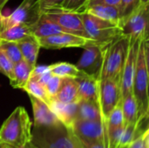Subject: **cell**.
I'll list each match as a JSON object with an SVG mask.
<instances>
[{"mask_svg": "<svg viewBox=\"0 0 149 148\" xmlns=\"http://www.w3.org/2000/svg\"><path fill=\"white\" fill-rule=\"evenodd\" d=\"M32 123L28 113L18 106L4 120L0 128V140L13 148H24L31 140Z\"/></svg>", "mask_w": 149, "mask_h": 148, "instance_id": "6da1fadb", "label": "cell"}, {"mask_svg": "<svg viewBox=\"0 0 149 148\" xmlns=\"http://www.w3.org/2000/svg\"><path fill=\"white\" fill-rule=\"evenodd\" d=\"M133 94L137 104V118L148 115V39L141 40L135 73L133 81Z\"/></svg>", "mask_w": 149, "mask_h": 148, "instance_id": "7a4b0ae2", "label": "cell"}, {"mask_svg": "<svg viewBox=\"0 0 149 148\" xmlns=\"http://www.w3.org/2000/svg\"><path fill=\"white\" fill-rule=\"evenodd\" d=\"M31 143L36 148H76L70 128L61 122L46 126H34Z\"/></svg>", "mask_w": 149, "mask_h": 148, "instance_id": "3957f363", "label": "cell"}, {"mask_svg": "<svg viewBox=\"0 0 149 148\" xmlns=\"http://www.w3.org/2000/svg\"><path fill=\"white\" fill-rule=\"evenodd\" d=\"M129 48V39L124 36L115 39L104 49L102 67L99 79H113L120 81Z\"/></svg>", "mask_w": 149, "mask_h": 148, "instance_id": "277c9868", "label": "cell"}, {"mask_svg": "<svg viewBox=\"0 0 149 148\" xmlns=\"http://www.w3.org/2000/svg\"><path fill=\"white\" fill-rule=\"evenodd\" d=\"M81 17L86 35L95 44L107 46L122 36L121 29L117 23L105 20L86 12H82Z\"/></svg>", "mask_w": 149, "mask_h": 148, "instance_id": "5b68a950", "label": "cell"}, {"mask_svg": "<svg viewBox=\"0 0 149 148\" xmlns=\"http://www.w3.org/2000/svg\"><path fill=\"white\" fill-rule=\"evenodd\" d=\"M121 99L120 81L113 79H98V105L100 111L101 121L106 134V148H107V121L109 114Z\"/></svg>", "mask_w": 149, "mask_h": 148, "instance_id": "8992f818", "label": "cell"}, {"mask_svg": "<svg viewBox=\"0 0 149 148\" xmlns=\"http://www.w3.org/2000/svg\"><path fill=\"white\" fill-rule=\"evenodd\" d=\"M148 6L140 5L120 24L122 36L127 38L129 43L138 39H148Z\"/></svg>", "mask_w": 149, "mask_h": 148, "instance_id": "52a82bcc", "label": "cell"}, {"mask_svg": "<svg viewBox=\"0 0 149 148\" xmlns=\"http://www.w3.org/2000/svg\"><path fill=\"white\" fill-rule=\"evenodd\" d=\"M40 0H24L10 15L0 17V31L17 24L31 25L41 15Z\"/></svg>", "mask_w": 149, "mask_h": 148, "instance_id": "ba28073f", "label": "cell"}, {"mask_svg": "<svg viewBox=\"0 0 149 148\" xmlns=\"http://www.w3.org/2000/svg\"><path fill=\"white\" fill-rule=\"evenodd\" d=\"M42 13L45 14L50 19L58 24L65 32L88 38L83 25L80 12L71 11L61 7H57L44 10Z\"/></svg>", "mask_w": 149, "mask_h": 148, "instance_id": "9c48e42d", "label": "cell"}, {"mask_svg": "<svg viewBox=\"0 0 149 148\" xmlns=\"http://www.w3.org/2000/svg\"><path fill=\"white\" fill-rule=\"evenodd\" d=\"M105 47L106 46L95 44H86L83 47L85 50L76 66L86 75L99 79L103 63Z\"/></svg>", "mask_w": 149, "mask_h": 148, "instance_id": "30bf717a", "label": "cell"}, {"mask_svg": "<svg viewBox=\"0 0 149 148\" xmlns=\"http://www.w3.org/2000/svg\"><path fill=\"white\" fill-rule=\"evenodd\" d=\"M70 129L80 140L103 143L106 148V134L101 120H76Z\"/></svg>", "mask_w": 149, "mask_h": 148, "instance_id": "8fae6325", "label": "cell"}, {"mask_svg": "<svg viewBox=\"0 0 149 148\" xmlns=\"http://www.w3.org/2000/svg\"><path fill=\"white\" fill-rule=\"evenodd\" d=\"M141 40L138 39L133 43H129L128 52L127 56V59L122 70L121 77H120V94L121 99H123L127 94L133 92V81L135 73V67L137 62V55L139 45Z\"/></svg>", "mask_w": 149, "mask_h": 148, "instance_id": "7c38bea8", "label": "cell"}, {"mask_svg": "<svg viewBox=\"0 0 149 148\" xmlns=\"http://www.w3.org/2000/svg\"><path fill=\"white\" fill-rule=\"evenodd\" d=\"M41 47L45 49H62L69 47H84L88 44H94L93 41L71 33L62 32L49 36L46 38H38Z\"/></svg>", "mask_w": 149, "mask_h": 148, "instance_id": "4fadbf2b", "label": "cell"}, {"mask_svg": "<svg viewBox=\"0 0 149 148\" xmlns=\"http://www.w3.org/2000/svg\"><path fill=\"white\" fill-rule=\"evenodd\" d=\"M29 97L33 110L34 126H52L60 122L53 111L45 103L31 95H29Z\"/></svg>", "mask_w": 149, "mask_h": 148, "instance_id": "5bb4252c", "label": "cell"}, {"mask_svg": "<svg viewBox=\"0 0 149 148\" xmlns=\"http://www.w3.org/2000/svg\"><path fill=\"white\" fill-rule=\"evenodd\" d=\"M30 28L31 34L37 38H46L55 34L65 32L63 28H61L58 24L53 22L45 14L42 12L38 21L33 24L30 25Z\"/></svg>", "mask_w": 149, "mask_h": 148, "instance_id": "9a60e30c", "label": "cell"}, {"mask_svg": "<svg viewBox=\"0 0 149 148\" xmlns=\"http://www.w3.org/2000/svg\"><path fill=\"white\" fill-rule=\"evenodd\" d=\"M17 44L21 51L23 59L34 68L37 65V58L41 47L38 38L33 35H30L19 40Z\"/></svg>", "mask_w": 149, "mask_h": 148, "instance_id": "2e32d148", "label": "cell"}, {"mask_svg": "<svg viewBox=\"0 0 149 148\" xmlns=\"http://www.w3.org/2000/svg\"><path fill=\"white\" fill-rule=\"evenodd\" d=\"M77 105L78 103L64 104L56 100H52L51 109L56 114L58 120L70 128L77 120Z\"/></svg>", "mask_w": 149, "mask_h": 148, "instance_id": "e0dca14e", "label": "cell"}, {"mask_svg": "<svg viewBox=\"0 0 149 148\" xmlns=\"http://www.w3.org/2000/svg\"><path fill=\"white\" fill-rule=\"evenodd\" d=\"M79 100H90L98 103V79L86 75L76 79Z\"/></svg>", "mask_w": 149, "mask_h": 148, "instance_id": "ac0fdd59", "label": "cell"}, {"mask_svg": "<svg viewBox=\"0 0 149 148\" xmlns=\"http://www.w3.org/2000/svg\"><path fill=\"white\" fill-rule=\"evenodd\" d=\"M52 100L64 104L78 103L79 101L78 84L74 79H64L61 88Z\"/></svg>", "mask_w": 149, "mask_h": 148, "instance_id": "d6986e66", "label": "cell"}, {"mask_svg": "<svg viewBox=\"0 0 149 148\" xmlns=\"http://www.w3.org/2000/svg\"><path fill=\"white\" fill-rule=\"evenodd\" d=\"M84 12L105 20L117 23L118 24L120 23V10L119 7L115 5L103 4V3L93 4L87 6L84 10Z\"/></svg>", "mask_w": 149, "mask_h": 148, "instance_id": "ffe728a7", "label": "cell"}, {"mask_svg": "<svg viewBox=\"0 0 149 148\" xmlns=\"http://www.w3.org/2000/svg\"><path fill=\"white\" fill-rule=\"evenodd\" d=\"M32 70L33 67L24 59L15 64L12 79H10V85L16 89H23L31 75Z\"/></svg>", "mask_w": 149, "mask_h": 148, "instance_id": "44dd1931", "label": "cell"}, {"mask_svg": "<svg viewBox=\"0 0 149 148\" xmlns=\"http://www.w3.org/2000/svg\"><path fill=\"white\" fill-rule=\"evenodd\" d=\"M50 72L54 75L63 79H79L86 74L80 71L76 65L67 63V62H58L48 65Z\"/></svg>", "mask_w": 149, "mask_h": 148, "instance_id": "7402d4cb", "label": "cell"}, {"mask_svg": "<svg viewBox=\"0 0 149 148\" xmlns=\"http://www.w3.org/2000/svg\"><path fill=\"white\" fill-rule=\"evenodd\" d=\"M77 120H101L98 103L90 100H79L77 105Z\"/></svg>", "mask_w": 149, "mask_h": 148, "instance_id": "603a6c76", "label": "cell"}, {"mask_svg": "<svg viewBox=\"0 0 149 148\" xmlns=\"http://www.w3.org/2000/svg\"><path fill=\"white\" fill-rule=\"evenodd\" d=\"M32 35L29 25L17 24L0 31V40L18 42L19 40Z\"/></svg>", "mask_w": 149, "mask_h": 148, "instance_id": "cb8c5ba5", "label": "cell"}, {"mask_svg": "<svg viewBox=\"0 0 149 148\" xmlns=\"http://www.w3.org/2000/svg\"><path fill=\"white\" fill-rule=\"evenodd\" d=\"M23 90H24L29 95H31L45 103L50 108L52 107V100L47 94L45 86L33 75H31L29 80L23 87Z\"/></svg>", "mask_w": 149, "mask_h": 148, "instance_id": "d4e9b609", "label": "cell"}, {"mask_svg": "<svg viewBox=\"0 0 149 148\" xmlns=\"http://www.w3.org/2000/svg\"><path fill=\"white\" fill-rule=\"evenodd\" d=\"M121 107L124 126L128 124L137 122V104L133 92L121 99Z\"/></svg>", "mask_w": 149, "mask_h": 148, "instance_id": "484cf974", "label": "cell"}, {"mask_svg": "<svg viewBox=\"0 0 149 148\" xmlns=\"http://www.w3.org/2000/svg\"><path fill=\"white\" fill-rule=\"evenodd\" d=\"M122 126H124V123H123V114H122L121 99H120L107 118V144H108V136L113 132H114L115 130H117L118 128H120Z\"/></svg>", "mask_w": 149, "mask_h": 148, "instance_id": "4316f807", "label": "cell"}, {"mask_svg": "<svg viewBox=\"0 0 149 148\" xmlns=\"http://www.w3.org/2000/svg\"><path fill=\"white\" fill-rule=\"evenodd\" d=\"M0 48L3 51L6 56L11 60L14 65L23 59L21 51L17 42L0 40Z\"/></svg>", "mask_w": 149, "mask_h": 148, "instance_id": "83f0119b", "label": "cell"}, {"mask_svg": "<svg viewBox=\"0 0 149 148\" xmlns=\"http://www.w3.org/2000/svg\"><path fill=\"white\" fill-rule=\"evenodd\" d=\"M140 6V0H120L119 5L120 10V23L119 25L129 17Z\"/></svg>", "mask_w": 149, "mask_h": 148, "instance_id": "f1b7e54d", "label": "cell"}, {"mask_svg": "<svg viewBox=\"0 0 149 148\" xmlns=\"http://www.w3.org/2000/svg\"><path fill=\"white\" fill-rule=\"evenodd\" d=\"M63 82H64L63 78L52 75L50 78V79L46 82V84L44 85L45 90H46L47 94L49 95V97L51 98L52 100L55 98V96L58 92L59 89L62 86Z\"/></svg>", "mask_w": 149, "mask_h": 148, "instance_id": "f546056e", "label": "cell"}, {"mask_svg": "<svg viewBox=\"0 0 149 148\" xmlns=\"http://www.w3.org/2000/svg\"><path fill=\"white\" fill-rule=\"evenodd\" d=\"M13 67L14 64L0 48V72L5 75L9 79H11L13 75Z\"/></svg>", "mask_w": 149, "mask_h": 148, "instance_id": "4dcf8cb0", "label": "cell"}, {"mask_svg": "<svg viewBox=\"0 0 149 148\" xmlns=\"http://www.w3.org/2000/svg\"><path fill=\"white\" fill-rule=\"evenodd\" d=\"M87 2L88 0H65L62 4L61 8L71 11L82 13L86 8Z\"/></svg>", "mask_w": 149, "mask_h": 148, "instance_id": "1f68e13d", "label": "cell"}, {"mask_svg": "<svg viewBox=\"0 0 149 148\" xmlns=\"http://www.w3.org/2000/svg\"><path fill=\"white\" fill-rule=\"evenodd\" d=\"M126 148H149V130L136 137Z\"/></svg>", "mask_w": 149, "mask_h": 148, "instance_id": "d6a6232c", "label": "cell"}, {"mask_svg": "<svg viewBox=\"0 0 149 148\" xmlns=\"http://www.w3.org/2000/svg\"><path fill=\"white\" fill-rule=\"evenodd\" d=\"M65 0H40L41 11L46 9L61 7Z\"/></svg>", "mask_w": 149, "mask_h": 148, "instance_id": "836d02e7", "label": "cell"}, {"mask_svg": "<svg viewBox=\"0 0 149 148\" xmlns=\"http://www.w3.org/2000/svg\"><path fill=\"white\" fill-rule=\"evenodd\" d=\"M99 3H103V4H110V5H115L118 6L120 3V0H88L87 2V6L93 5V4H99Z\"/></svg>", "mask_w": 149, "mask_h": 148, "instance_id": "e575fe53", "label": "cell"}, {"mask_svg": "<svg viewBox=\"0 0 149 148\" xmlns=\"http://www.w3.org/2000/svg\"><path fill=\"white\" fill-rule=\"evenodd\" d=\"M76 136V135H75ZM81 145L84 148H105V146L103 143H99V142H89V141H83L80 140Z\"/></svg>", "mask_w": 149, "mask_h": 148, "instance_id": "d590c367", "label": "cell"}, {"mask_svg": "<svg viewBox=\"0 0 149 148\" xmlns=\"http://www.w3.org/2000/svg\"><path fill=\"white\" fill-rule=\"evenodd\" d=\"M70 131H71L72 138V140H73V142H74V144H75V147H76V148H84L83 147V146L81 145V142L79 141V140L75 136V134L72 132V130H71V129H70Z\"/></svg>", "mask_w": 149, "mask_h": 148, "instance_id": "8d00e7d4", "label": "cell"}, {"mask_svg": "<svg viewBox=\"0 0 149 148\" xmlns=\"http://www.w3.org/2000/svg\"><path fill=\"white\" fill-rule=\"evenodd\" d=\"M0 148H13V147H10V146H9L8 144H6V143L3 142L2 140H0Z\"/></svg>", "mask_w": 149, "mask_h": 148, "instance_id": "74e56055", "label": "cell"}, {"mask_svg": "<svg viewBox=\"0 0 149 148\" xmlns=\"http://www.w3.org/2000/svg\"><path fill=\"white\" fill-rule=\"evenodd\" d=\"M140 5H149V0H140Z\"/></svg>", "mask_w": 149, "mask_h": 148, "instance_id": "f35d334b", "label": "cell"}, {"mask_svg": "<svg viewBox=\"0 0 149 148\" xmlns=\"http://www.w3.org/2000/svg\"><path fill=\"white\" fill-rule=\"evenodd\" d=\"M9 0H0V11L2 10V8L5 5V3L8 2Z\"/></svg>", "mask_w": 149, "mask_h": 148, "instance_id": "ab89813d", "label": "cell"}, {"mask_svg": "<svg viewBox=\"0 0 149 148\" xmlns=\"http://www.w3.org/2000/svg\"><path fill=\"white\" fill-rule=\"evenodd\" d=\"M24 148H36V147H35L31 143H29V144H27V145H26V146H25Z\"/></svg>", "mask_w": 149, "mask_h": 148, "instance_id": "60d3db41", "label": "cell"}, {"mask_svg": "<svg viewBox=\"0 0 149 148\" xmlns=\"http://www.w3.org/2000/svg\"><path fill=\"white\" fill-rule=\"evenodd\" d=\"M1 15H2V13H1V11H0V17H1Z\"/></svg>", "mask_w": 149, "mask_h": 148, "instance_id": "b9f144b4", "label": "cell"}]
</instances>
